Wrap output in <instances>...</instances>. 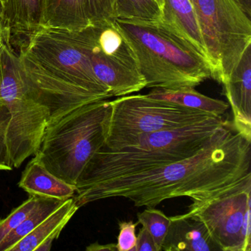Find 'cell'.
I'll use <instances>...</instances> for the list:
<instances>
[{
  "label": "cell",
  "instance_id": "1",
  "mask_svg": "<svg viewBox=\"0 0 251 251\" xmlns=\"http://www.w3.org/2000/svg\"><path fill=\"white\" fill-rule=\"evenodd\" d=\"M251 177V140L226 121L195 155L147 171L108 179L77 191L80 208L107 198H124L137 207L187 197L192 204L208 201Z\"/></svg>",
  "mask_w": 251,
  "mask_h": 251
},
{
  "label": "cell",
  "instance_id": "2",
  "mask_svg": "<svg viewBox=\"0 0 251 251\" xmlns=\"http://www.w3.org/2000/svg\"><path fill=\"white\" fill-rule=\"evenodd\" d=\"M84 29L42 27L27 38L18 55L30 83L69 111L112 98L94 73Z\"/></svg>",
  "mask_w": 251,
  "mask_h": 251
},
{
  "label": "cell",
  "instance_id": "3",
  "mask_svg": "<svg viewBox=\"0 0 251 251\" xmlns=\"http://www.w3.org/2000/svg\"><path fill=\"white\" fill-rule=\"evenodd\" d=\"M226 120L210 117L195 124L142 135L121 149L102 147L77 179L76 192L108 179L152 170L196 154Z\"/></svg>",
  "mask_w": 251,
  "mask_h": 251
},
{
  "label": "cell",
  "instance_id": "4",
  "mask_svg": "<svg viewBox=\"0 0 251 251\" xmlns=\"http://www.w3.org/2000/svg\"><path fill=\"white\" fill-rule=\"evenodd\" d=\"M113 21L133 49L146 88H195L212 78L209 63L161 21Z\"/></svg>",
  "mask_w": 251,
  "mask_h": 251
},
{
  "label": "cell",
  "instance_id": "5",
  "mask_svg": "<svg viewBox=\"0 0 251 251\" xmlns=\"http://www.w3.org/2000/svg\"><path fill=\"white\" fill-rule=\"evenodd\" d=\"M0 97L11 115L7 142L14 168L37 152L48 127L71 111L57 105L27 78L11 45L2 41Z\"/></svg>",
  "mask_w": 251,
  "mask_h": 251
},
{
  "label": "cell",
  "instance_id": "6",
  "mask_svg": "<svg viewBox=\"0 0 251 251\" xmlns=\"http://www.w3.org/2000/svg\"><path fill=\"white\" fill-rule=\"evenodd\" d=\"M111 101L86 104L48 127L35 156L48 171L70 184L77 179L94 155L105 145Z\"/></svg>",
  "mask_w": 251,
  "mask_h": 251
},
{
  "label": "cell",
  "instance_id": "7",
  "mask_svg": "<svg viewBox=\"0 0 251 251\" xmlns=\"http://www.w3.org/2000/svg\"><path fill=\"white\" fill-rule=\"evenodd\" d=\"M111 106L104 146L113 151L133 145L142 135L184 127L214 117L199 110L152 99L147 95L119 97L111 101Z\"/></svg>",
  "mask_w": 251,
  "mask_h": 251
},
{
  "label": "cell",
  "instance_id": "8",
  "mask_svg": "<svg viewBox=\"0 0 251 251\" xmlns=\"http://www.w3.org/2000/svg\"><path fill=\"white\" fill-rule=\"evenodd\" d=\"M212 70L223 83L251 45V20L233 0H191Z\"/></svg>",
  "mask_w": 251,
  "mask_h": 251
},
{
  "label": "cell",
  "instance_id": "9",
  "mask_svg": "<svg viewBox=\"0 0 251 251\" xmlns=\"http://www.w3.org/2000/svg\"><path fill=\"white\" fill-rule=\"evenodd\" d=\"M84 31L94 73L111 97L146 88L134 52L114 21L89 25Z\"/></svg>",
  "mask_w": 251,
  "mask_h": 251
},
{
  "label": "cell",
  "instance_id": "10",
  "mask_svg": "<svg viewBox=\"0 0 251 251\" xmlns=\"http://www.w3.org/2000/svg\"><path fill=\"white\" fill-rule=\"evenodd\" d=\"M251 177L205 202L192 204L184 217L203 223L222 251H251Z\"/></svg>",
  "mask_w": 251,
  "mask_h": 251
},
{
  "label": "cell",
  "instance_id": "11",
  "mask_svg": "<svg viewBox=\"0 0 251 251\" xmlns=\"http://www.w3.org/2000/svg\"><path fill=\"white\" fill-rule=\"evenodd\" d=\"M223 85L233 112L232 125L239 133L251 140V45L244 51Z\"/></svg>",
  "mask_w": 251,
  "mask_h": 251
},
{
  "label": "cell",
  "instance_id": "12",
  "mask_svg": "<svg viewBox=\"0 0 251 251\" xmlns=\"http://www.w3.org/2000/svg\"><path fill=\"white\" fill-rule=\"evenodd\" d=\"M44 3L45 0H4L0 39L10 44L13 36L27 39L42 28Z\"/></svg>",
  "mask_w": 251,
  "mask_h": 251
},
{
  "label": "cell",
  "instance_id": "13",
  "mask_svg": "<svg viewBox=\"0 0 251 251\" xmlns=\"http://www.w3.org/2000/svg\"><path fill=\"white\" fill-rule=\"evenodd\" d=\"M170 227L161 251H217L214 243L202 222L183 214L170 217Z\"/></svg>",
  "mask_w": 251,
  "mask_h": 251
},
{
  "label": "cell",
  "instance_id": "14",
  "mask_svg": "<svg viewBox=\"0 0 251 251\" xmlns=\"http://www.w3.org/2000/svg\"><path fill=\"white\" fill-rule=\"evenodd\" d=\"M161 12V23L190 44L211 66L198 18L190 0H164Z\"/></svg>",
  "mask_w": 251,
  "mask_h": 251
},
{
  "label": "cell",
  "instance_id": "15",
  "mask_svg": "<svg viewBox=\"0 0 251 251\" xmlns=\"http://www.w3.org/2000/svg\"><path fill=\"white\" fill-rule=\"evenodd\" d=\"M73 198L64 201L34 230L17 242L10 251H48L64 227L79 209Z\"/></svg>",
  "mask_w": 251,
  "mask_h": 251
},
{
  "label": "cell",
  "instance_id": "16",
  "mask_svg": "<svg viewBox=\"0 0 251 251\" xmlns=\"http://www.w3.org/2000/svg\"><path fill=\"white\" fill-rule=\"evenodd\" d=\"M19 186L30 195L61 201L73 198L76 192L75 186L54 176L36 156L23 172Z\"/></svg>",
  "mask_w": 251,
  "mask_h": 251
},
{
  "label": "cell",
  "instance_id": "17",
  "mask_svg": "<svg viewBox=\"0 0 251 251\" xmlns=\"http://www.w3.org/2000/svg\"><path fill=\"white\" fill-rule=\"evenodd\" d=\"M89 25L84 0H45L42 27L79 31Z\"/></svg>",
  "mask_w": 251,
  "mask_h": 251
},
{
  "label": "cell",
  "instance_id": "18",
  "mask_svg": "<svg viewBox=\"0 0 251 251\" xmlns=\"http://www.w3.org/2000/svg\"><path fill=\"white\" fill-rule=\"evenodd\" d=\"M152 99L167 101L192 109L199 110L216 117H222L228 109L227 102L202 95L195 88L168 89L155 88L147 95Z\"/></svg>",
  "mask_w": 251,
  "mask_h": 251
},
{
  "label": "cell",
  "instance_id": "19",
  "mask_svg": "<svg viewBox=\"0 0 251 251\" xmlns=\"http://www.w3.org/2000/svg\"><path fill=\"white\" fill-rule=\"evenodd\" d=\"M65 201L41 197L33 212L5 239L0 242V251H10L11 248L34 230Z\"/></svg>",
  "mask_w": 251,
  "mask_h": 251
},
{
  "label": "cell",
  "instance_id": "20",
  "mask_svg": "<svg viewBox=\"0 0 251 251\" xmlns=\"http://www.w3.org/2000/svg\"><path fill=\"white\" fill-rule=\"evenodd\" d=\"M161 15V8L154 0H117V18L160 22Z\"/></svg>",
  "mask_w": 251,
  "mask_h": 251
},
{
  "label": "cell",
  "instance_id": "21",
  "mask_svg": "<svg viewBox=\"0 0 251 251\" xmlns=\"http://www.w3.org/2000/svg\"><path fill=\"white\" fill-rule=\"evenodd\" d=\"M143 211L138 213V224L142 225L153 239L157 251H161L164 239L170 226V217L163 211L152 207H146Z\"/></svg>",
  "mask_w": 251,
  "mask_h": 251
},
{
  "label": "cell",
  "instance_id": "22",
  "mask_svg": "<svg viewBox=\"0 0 251 251\" xmlns=\"http://www.w3.org/2000/svg\"><path fill=\"white\" fill-rule=\"evenodd\" d=\"M41 197L30 195L28 199L20 206L13 210L12 212L3 220H0V242L7 235L15 230L36 208Z\"/></svg>",
  "mask_w": 251,
  "mask_h": 251
},
{
  "label": "cell",
  "instance_id": "23",
  "mask_svg": "<svg viewBox=\"0 0 251 251\" xmlns=\"http://www.w3.org/2000/svg\"><path fill=\"white\" fill-rule=\"evenodd\" d=\"M90 25L117 18V0H84Z\"/></svg>",
  "mask_w": 251,
  "mask_h": 251
},
{
  "label": "cell",
  "instance_id": "24",
  "mask_svg": "<svg viewBox=\"0 0 251 251\" xmlns=\"http://www.w3.org/2000/svg\"><path fill=\"white\" fill-rule=\"evenodd\" d=\"M10 120L11 115L8 108L0 97V171H10L14 169L7 142Z\"/></svg>",
  "mask_w": 251,
  "mask_h": 251
},
{
  "label": "cell",
  "instance_id": "25",
  "mask_svg": "<svg viewBox=\"0 0 251 251\" xmlns=\"http://www.w3.org/2000/svg\"><path fill=\"white\" fill-rule=\"evenodd\" d=\"M138 223L120 222V232L116 248L117 251H133L136 244V228Z\"/></svg>",
  "mask_w": 251,
  "mask_h": 251
},
{
  "label": "cell",
  "instance_id": "26",
  "mask_svg": "<svg viewBox=\"0 0 251 251\" xmlns=\"http://www.w3.org/2000/svg\"><path fill=\"white\" fill-rule=\"evenodd\" d=\"M157 251L152 236L144 227L139 230L136 236V244L133 251Z\"/></svg>",
  "mask_w": 251,
  "mask_h": 251
},
{
  "label": "cell",
  "instance_id": "27",
  "mask_svg": "<svg viewBox=\"0 0 251 251\" xmlns=\"http://www.w3.org/2000/svg\"><path fill=\"white\" fill-rule=\"evenodd\" d=\"M88 251H117L116 244H108V245H100L98 242L91 244L86 248Z\"/></svg>",
  "mask_w": 251,
  "mask_h": 251
},
{
  "label": "cell",
  "instance_id": "28",
  "mask_svg": "<svg viewBox=\"0 0 251 251\" xmlns=\"http://www.w3.org/2000/svg\"><path fill=\"white\" fill-rule=\"evenodd\" d=\"M245 14L251 19V0H233Z\"/></svg>",
  "mask_w": 251,
  "mask_h": 251
},
{
  "label": "cell",
  "instance_id": "29",
  "mask_svg": "<svg viewBox=\"0 0 251 251\" xmlns=\"http://www.w3.org/2000/svg\"><path fill=\"white\" fill-rule=\"evenodd\" d=\"M2 39H0V86L2 83Z\"/></svg>",
  "mask_w": 251,
  "mask_h": 251
},
{
  "label": "cell",
  "instance_id": "30",
  "mask_svg": "<svg viewBox=\"0 0 251 251\" xmlns=\"http://www.w3.org/2000/svg\"><path fill=\"white\" fill-rule=\"evenodd\" d=\"M158 5H159L160 8H162L163 4H164V0H154Z\"/></svg>",
  "mask_w": 251,
  "mask_h": 251
},
{
  "label": "cell",
  "instance_id": "31",
  "mask_svg": "<svg viewBox=\"0 0 251 251\" xmlns=\"http://www.w3.org/2000/svg\"><path fill=\"white\" fill-rule=\"evenodd\" d=\"M1 19H2V3L0 2V25H1Z\"/></svg>",
  "mask_w": 251,
  "mask_h": 251
},
{
  "label": "cell",
  "instance_id": "32",
  "mask_svg": "<svg viewBox=\"0 0 251 251\" xmlns=\"http://www.w3.org/2000/svg\"><path fill=\"white\" fill-rule=\"evenodd\" d=\"M0 2L2 3V4H3L4 0H0Z\"/></svg>",
  "mask_w": 251,
  "mask_h": 251
},
{
  "label": "cell",
  "instance_id": "33",
  "mask_svg": "<svg viewBox=\"0 0 251 251\" xmlns=\"http://www.w3.org/2000/svg\"><path fill=\"white\" fill-rule=\"evenodd\" d=\"M190 1H191V0H190Z\"/></svg>",
  "mask_w": 251,
  "mask_h": 251
}]
</instances>
